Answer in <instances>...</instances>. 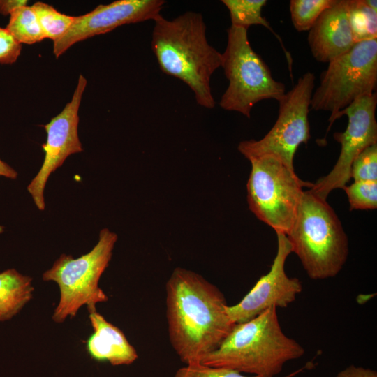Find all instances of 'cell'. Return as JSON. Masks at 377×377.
<instances>
[{
    "mask_svg": "<svg viewBox=\"0 0 377 377\" xmlns=\"http://www.w3.org/2000/svg\"><path fill=\"white\" fill-rule=\"evenodd\" d=\"M251 165L247 182L250 210L276 233L289 232L303 193L313 183L301 180L295 170L272 155L248 158Z\"/></svg>",
    "mask_w": 377,
    "mask_h": 377,
    "instance_id": "7",
    "label": "cell"
},
{
    "mask_svg": "<svg viewBox=\"0 0 377 377\" xmlns=\"http://www.w3.org/2000/svg\"><path fill=\"white\" fill-rule=\"evenodd\" d=\"M315 75L307 72L279 101L278 118L271 130L260 140L239 142V151L247 159L263 155L274 156L294 170L295 154L302 143L311 138L308 114Z\"/></svg>",
    "mask_w": 377,
    "mask_h": 377,
    "instance_id": "9",
    "label": "cell"
},
{
    "mask_svg": "<svg viewBox=\"0 0 377 377\" xmlns=\"http://www.w3.org/2000/svg\"><path fill=\"white\" fill-rule=\"evenodd\" d=\"M0 176L11 179H15L17 177V172L8 163H6L0 158ZM2 231V227L0 226V233Z\"/></svg>",
    "mask_w": 377,
    "mask_h": 377,
    "instance_id": "28",
    "label": "cell"
},
{
    "mask_svg": "<svg viewBox=\"0 0 377 377\" xmlns=\"http://www.w3.org/2000/svg\"><path fill=\"white\" fill-rule=\"evenodd\" d=\"M300 369L283 377H293L299 372ZM175 377H258L256 376H246L243 374L226 368L213 367L202 363H191L179 368L175 373Z\"/></svg>",
    "mask_w": 377,
    "mask_h": 377,
    "instance_id": "24",
    "label": "cell"
},
{
    "mask_svg": "<svg viewBox=\"0 0 377 377\" xmlns=\"http://www.w3.org/2000/svg\"><path fill=\"white\" fill-rule=\"evenodd\" d=\"M376 105L375 92L359 98L339 113L338 119L346 114L348 124L344 132L334 133V138L341 145L334 168L310 188L320 198L326 200L332 191L343 188L350 179V168L355 158L367 147L377 143Z\"/></svg>",
    "mask_w": 377,
    "mask_h": 377,
    "instance_id": "10",
    "label": "cell"
},
{
    "mask_svg": "<svg viewBox=\"0 0 377 377\" xmlns=\"http://www.w3.org/2000/svg\"><path fill=\"white\" fill-rule=\"evenodd\" d=\"M343 189L348 198L350 210L376 209L377 182H354Z\"/></svg>",
    "mask_w": 377,
    "mask_h": 377,
    "instance_id": "22",
    "label": "cell"
},
{
    "mask_svg": "<svg viewBox=\"0 0 377 377\" xmlns=\"http://www.w3.org/2000/svg\"><path fill=\"white\" fill-rule=\"evenodd\" d=\"M21 51L22 44L19 43L6 28L0 27V64H14Z\"/></svg>",
    "mask_w": 377,
    "mask_h": 377,
    "instance_id": "25",
    "label": "cell"
},
{
    "mask_svg": "<svg viewBox=\"0 0 377 377\" xmlns=\"http://www.w3.org/2000/svg\"><path fill=\"white\" fill-rule=\"evenodd\" d=\"M117 240L116 233L103 228L97 244L89 253L77 258L62 254L43 274L44 281H54L60 290L59 302L52 315L54 322L61 323L68 317L75 316L84 305L89 313L95 311L98 303L108 301L98 282L109 265Z\"/></svg>",
    "mask_w": 377,
    "mask_h": 377,
    "instance_id": "5",
    "label": "cell"
},
{
    "mask_svg": "<svg viewBox=\"0 0 377 377\" xmlns=\"http://www.w3.org/2000/svg\"><path fill=\"white\" fill-rule=\"evenodd\" d=\"M153 21L151 49L161 70L186 84L198 105L214 108L210 81L222 54L208 43L202 15L188 11L168 20L160 14Z\"/></svg>",
    "mask_w": 377,
    "mask_h": 377,
    "instance_id": "2",
    "label": "cell"
},
{
    "mask_svg": "<svg viewBox=\"0 0 377 377\" xmlns=\"http://www.w3.org/2000/svg\"><path fill=\"white\" fill-rule=\"evenodd\" d=\"M334 377H377V372L370 368L350 365Z\"/></svg>",
    "mask_w": 377,
    "mask_h": 377,
    "instance_id": "26",
    "label": "cell"
},
{
    "mask_svg": "<svg viewBox=\"0 0 377 377\" xmlns=\"http://www.w3.org/2000/svg\"><path fill=\"white\" fill-rule=\"evenodd\" d=\"M45 38L54 41L59 40L70 29L75 16L68 15L57 10L44 2H36L31 6Z\"/></svg>",
    "mask_w": 377,
    "mask_h": 377,
    "instance_id": "20",
    "label": "cell"
},
{
    "mask_svg": "<svg viewBox=\"0 0 377 377\" xmlns=\"http://www.w3.org/2000/svg\"><path fill=\"white\" fill-rule=\"evenodd\" d=\"M277 251L269 271L262 276L242 300L228 306L227 313L234 324L245 323L270 307L286 308L302 290L297 278L289 277L285 271L291 245L283 233L276 232Z\"/></svg>",
    "mask_w": 377,
    "mask_h": 377,
    "instance_id": "12",
    "label": "cell"
},
{
    "mask_svg": "<svg viewBox=\"0 0 377 377\" xmlns=\"http://www.w3.org/2000/svg\"><path fill=\"white\" fill-rule=\"evenodd\" d=\"M166 318L172 348L186 364L200 362L230 334L223 293L201 275L176 267L165 285Z\"/></svg>",
    "mask_w": 377,
    "mask_h": 377,
    "instance_id": "1",
    "label": "cell"
},
{
    "mask_svg": "<svg viewBox=\"0 0 377 377\" xmlns=\"http://www.w3.org/2000/svg\"><path fill=\"white\" fill-rule=\"evenodd\" d=\"M365 3L371 9L377 12V1L376 0H364Z\"/></svg>",
    "mask_w": 377,
    "mask_h": 377,
    "instance_id": "29",
    "label": "cell"
},
{
    "mask_svg": "<svg viewBox=\"0 0 377 377\" xmlns=\"http://www.w3.org/2000/svg\"><path fill=\"white\" fill-rule=\"evenodd\" d=\"M229 11L231 25L247 29L251 25H262L270 31L279 40L285 52L288 68L292 77L293 60L286 49L281 37L274 31L268 21L263 16L262 10L266 5V0H222Z\"/></svg>",
    "mask_w": 377,
    "mask_h": 377,
    "instance_id": "17",
    "label": "cell"
},
{
    "mask_svg": "<svg viewBox=\"0 0 377 377\" xmlns=\"http://www.w3.org/2000/svg\"><path fill=\"white\" fill-rule=\"evenodd\" d=\"M335 0H291L290 12L294 27L298 31H309L320 14Z\"/></svg>",
    "mask_w": 377,
    "mask_h": 377,
    "instance_id": "21",
    "label": "cell"
},
{
    "mask_svg": "<svg viewBox=\"0 0 377 377\" xmlns=\"http://www.w3.org/2000/svg\"><path fill=\"white\" fill-rule=\"evenodd\" d=\"M292 252L313 280L337 276L348 256V241L337 214L310 189L303 191L293 223L286 235Z\"/></svg>",
    "mask_w": 377,
    "mask_h": 377,
    "instance_id": "4",
    "label": "cell"
},
{
    "mask_svg": "<svg viewBox=\"0 0 377 377\" xmlns=\"http://www.w3.org/2000/svg\"><path fill=\"white\" fill-rule=\"evenodd\" d=\"M348 21L355 43L377 38V12L364 0H346Z\"/></svg>",
    "mask_w": 377,
    "mask_h": 377,
    "instance_id": "19",
    "label": "cell"
},
{
    "mask_svg": "<svg viewBox=\"0 0 377 377\" xmlns=\"http://www.w3.org/2000/svg\"><path fill=\"white\" fill-rule=\"evenodd\" d=\"M350 176L354 182H377V143L367 147L355 158Z\"/></svg>",
    "mask_w": 377,
    "mask_h": 377,
    "instance_id": "23",
    "label": "cell"
},
{
    "mask_svg": "<svg viewBox=\"0 0 377 377\" xmlns=\"http://www.w3.org/2000/svg\"><path fill=\"white\" fill-rule=\"evenodd\" d=\"M94 329L87 341L90 356L97 361H107L112 365H128L134 362L138 355L123 332L96 311L89 313Z\"/></svg>",
    "mask_w": 377,
    "mask_h": 377,
    "instance_id": "15",
    "label": "cell"
},
{
    "mask_svg": "<svg viewBox=\"0 0 377 377\" xmlns=\"http://www.w3.org/2000/svg\"><path fill=\"white\" fill-rule=\"evenodd\" d=\"M32 279L9 269L0 273V322L15 316L31 299Z\"/></svg>",
    "mask_w": 377,
    "mask_h": 377,
    "instance_id": "16",
    "label": "cell"
},
{
    "mask_svg": "<svg viewBox=\"0 0 377 377\" xmlns=\"http://www.w3.org/2000/svg\"><path fill=\"white\" fill-rule=\"evenodd\" d=\"M87 81L80 75L71 101L62 111L43 125L47 133L46 142L41 145L45 152L43 164L29 184L27 191L37 208L45 209L44 189L50 175L61 167L71 155L82 151L78 136L79 108Z\"/></svg>",
    "mask_w": 377,
    "mask_h": 377,
    "instance_id": "11",
    "label": "cell"
},
{
    "mask_svg": "<svg viewBox=\"0 0 377 377\" xmlns=\"http://www.w3.org/2000/svg\"><path fill=\"white\" fill-rule=\"evenodd\" d=\"M6 29L20 44L31 45L45 38L34 10L27 5L10 13Z\"/></svg>",
    "mask_w": 377,
    "mask_h": 377,
    "instance_id": "18",
    "label": "cell"
},
{
    "mask_svg": "<svg viewBox=\"0 0 377 377\" xmlns=\"http://www.w3.org/2000/svg\"><path fill=\"white\" fill-rule=\"evenodd\" d=\"M376 83L377 38L356 43L329 62L312 94L310 108L331 112L328 131L341 111L359 98L375 93Z\"/></svg>",
    "mask_w": 377,
    "mask_h": 377,
    "instance_id": "8",
    "label": "cell"
},
{
    "mask_svg": "<svg viewBox=\"0 0 377 377\" xmlns=\"http://www.w3.org/2000/svg\"><path fill=\"white\" fill-rule=\"evenodd\" d=\"M27 0H0V15L6 16L16 8L27 6Z\"/></svg>",
    "mask_w": 377,
    "mask_h": 377,
    "instance_id": "27",
    "label": "cell"
},
{
    "mask_svg": "<svg viewBox=\"0 0 377 377\" xmlns=\"http://www.w3.org/2000/svg\"><path fill=\"white\" fill-rule=\"evenodd\" d=\"M247 31L232 25L227 31L221 67L229 83L219 105L250 118L257 103L266 99L279 101L286 92L284 84L272 77L267 65L251 47Z\"/></svg>",
    "mask_w": 377,
    "mask_h": 377,
    "instance_id": "6",
    "label": "cell"
},
{
    "mask_svg": "<svg viewBox=\"0 0 377 377\" xmlns=\"http://www.w3.org/2000/svg\"><path fill=\"white\" fill-rule=\"evenodd\" d=\"M165 3L163 0H117L100 4L86 14L75 17L68 31L53 42V54L58 58L74 44L124 24L154 20Z\"/></svg>",
    "mask_w": 377,
    "mask_h": 377,
    "instance_id": "13",
    "label": "cell"
},
{
    "mask_svg": "<svg viewBox=\"0 0 377 377\" xmlns=\"http://www.w3.org/2000/svg\"><path fill=\"white\" fill-rule=\"evenodd\" d=\"M308 42L314 58L330 62L348 52L356 43L350 29L346 0H335L309 30Z\"/></svg>",
    "mask_w": 377,
    "mask_h": 377,
    "instance_id": "14",
    "label": "cell"
},
{
    "mask_svg": "<svg viewBox=\"0 0 377 377\" xmlns=\"http://www.w3.org/2000/svg\"><path fill=\"white\" fill-rule=\"evenodd\" d=\"M304 348L282 331L276 308L235 324L219 347L200 363L258 377H275L285 364L300 358Z\"/></svg>",
    "mask_w": 377,
    "mask_h": 377,
    "instance_id": "3",
    "label": "cell"
}]
</instances>
